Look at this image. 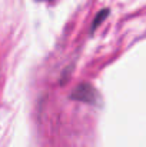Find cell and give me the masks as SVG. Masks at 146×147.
<instances>
[{"mask_svg":"<svg viewBox=\"0 0 146 147\" xmlns=\"http://www.w3.org/2000/svg\"><path fill=\"white\" fill-rule=\"evenodd\" d=\"M70 97L76 101H82V103H88V104H97V101H99V94H97L96 89L93 86H90L89 83L79 84L72 92Z\"/></svg>","mask_w":146,"mask_h":147,"instance_id":"6da1fadb","label":"cell"}]
</instances>
